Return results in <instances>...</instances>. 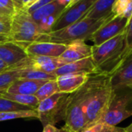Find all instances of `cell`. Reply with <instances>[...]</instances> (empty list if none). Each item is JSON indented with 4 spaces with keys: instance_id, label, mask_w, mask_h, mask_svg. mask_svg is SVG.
<instances>
[{
    "instance_id": "cell-39",
    "label": "cell",
    "mask_w": 132,
    "mask_h": 132,
    "mask_svg": "<svg viewBox=\"0 0 132 132\" xmlns=\"http://www.w3.org/2000/svg\"><path fill=\"white\" fill-rule=\"evenodd\" d=\"M6 90H0V96H3V95L4 94V93H6Z\"/></svg>"
},
{
    "instance_id": "cell-11",
    "label": "cell",
    "mask_w": 132,
    "mask_h": 132,
    "mask_svg": "<svg viewBox=\"0 0 132 132\" xmlns=\"http://www.w3.org/2000/svg\"><path fill=\"white\" fill-rule=\"evenodd\" d=\"M67 47V44L54 42H34L25 47L28 56H44L60 57Z\"/></svg>"
},
{
    "instance_id": "cell-14",
    "label": "cell",
    "mask_w": 132,
    "mask_h": 132,
    "mask_svg": "<svg viewBox=\"0 0 132 132\" xmlns=\"http://www.w3.org/2000/svg\"><path fill=\"white\" fill-rule=\"evenodd\" d=\"M92 56V46L84 40H76L67 44L64 52L60 57L66 63L79 61Z\"/></svg>"
},
{
    "instance_id": "cell-34",
    "label": "cell",
    "mask_w": 132,
    "mask_h": 132,
    "mask_svg": "<svg viewBox=\"0 0 132 132\" xmlns=\"http://www.w3.org/2000/svg\"><path fill=\"white\" fill-rule=\"evenodd\" d=\"M39 0H29V2H28V3L27 4V6L24 7V9L23 10H27L28 8H30V6H32L34 4H35L37 2H38Z\"/></svg>"
},
{
    "instance_id": "cell-8",
    "label": "cell",
    "mask_w": 132,
    "mask_h": 132,
    "mask_svg": "<svg viewBox=\"0 0 132 132\" xmlns=\"http://www.w3.org/2000/svg\"><path fill=\"white\" fill-rule=\"evenodd\" d=\"M94 3V0H82L73 6L65 9L57 20L51 32L62 30L84 18Z\"/></svg>"
},
{
    "instance_id": "cell-27",
    "label": "cell",
    "mask_w": 132,
    "mask_h": 132,
    "mask_svg": "<svg viewBox=\"0 0 132 132\" xmlns=\"http://www.w3.org/2000/svg\"><path fill=\"white\" fill-rule=\"evenodd\" d=\"M32 110V109L25 106L23 105L19 104L12 100H10L3 96H0V113L19 111V110Z\"/></svg>"
},
{
    "instance_id": "cell-17",
    "label": "cell",
    "mask_w": 132,
    "mask_h": 132,
    "mask_svg": "<svg viewBox=\"0 0 132 132\" xmlns=\"http://www.w3.org/2000/svg\"><path fill=\"white\" fill-rule=\"evenodd\" d=\"M27 68H30L29 57L17 65L11 66L0 73V90L6 91L16 79L20 78L23 71Z\"/></svg>"
},
{
    "instance_id": "cell-36",
    "label": "cell",
    "mask_w": 132,
    "mask_h": 132,
    "mask_svg": "<svg viewBox=\"0 0 132 132\" xmlns=\"http://www.w3.org/2000/svg\"><path fill=\"white\" fill-rule=\"evenodd\" d=\"M60 130H61V132H74V131H72V130H70L69 128H68L67 127H65V126L62 127Z\"/></svg>"
},
{
    "instance_id": "cell-37",
    "label": "cell",
    "mask_w": 132,
    "mask_h": 132,
    "mask_svg": "<svg viewBox=\"0 0 132 132\" xmlns=\"http://www.w3.org/2000/svg\"><path fill=\"white\" fill-rule=\"evenodd\" d=\"M124 128H125L126 132H132V123H130V125H128L127 127H126Z\"/></svg>"
},
{
    "instance_id": "cell-13",
    "label": "cell",
    "mask_w": 132,
    "mask_h": 132,
    "mask_svg": "<svg viewBox=\"0 0 132 132\" xmlns=\"http://www.w3.org/2000/svg\"><path fill=\"white\" fill-rule=\"evenodd\" d=\"M110 75L112 89L132 86V54Z\"/></svg>"
},
{
    "instance_id": "cell-25",
    "label": "cell",
    "mask_w": 132,
    "mask_h": 132,
    "mask_svg": "<svg viewBox=\"0 0 132 132\" xmlns=\"http://www.w3.org/2000/svg\"><path fill=\"white\" fill-rule=\"evenodd\" d=\"M39 115L37 110H25L19 111L11 112H2L0 113V121H6L19 118H37Z\"/></svg>"
},
{
    "instance_id": "cell-41",
    "label": "cell",
    "mask_w": 132,
    "mask_h": 132,
    "mask_svg": "<svg viewBox=\"0 0 132 132\" xmlns=\"http://www.w3.org/2000/svg\"><path fill=\"white\" fill-rule=\"evenodd\" d=\"M2 19H5L3 16H2V15L1 14H0V20H2Z\"/></svg>"
},
{
    "instance_id": "cell-40",
    "label": "cell",
    "mask_w": 132,
    "mask_h": 132,
    "mask_svg": "<svg viewBox=\"0 0 132 132\" xmlns=\"http://www.w3.org/2000/svg\"><path fill=\"white\" fill-rule=\"evenodd\" d=\"M117 132H126V131H125V128H123L121 130H119V131H117Z\"/></svg>"
},
{
    "instance_id": "cell-24",
    "label": "cell",
    "mask_w": 132,
    "mask_h": 132,
    "mask_svg": "<svg viewBox=\"0 0 132 132\" xmlns=\"http://www.w3.org/2000/svg\"><path fill=\"white\" fill-rule=\"evenodd\" d=\"M57 93H60L57 82L56 79H52L47 81L34 95L38 100L41 102Z\"/></svg>"
},
{
    "instance_id": "cell-4",
    "label": "cell",
    "mask_w": 132,
    "mask_h": 132,
    "mask_svg": "<svg viewBox=\"0 0 132 132\" xmlns=\"http://www.w3.org/2000/svg\"><path fill=\"white\" fill-rule=\"evenodd\" d=\"M47 34H43L25 10H17L12 17L10 41L17 43L24 47L34 42H46Z\"/></svg>"
},
{
    "instance_id": "cell-7",
    "label": "cell",
    "mask_w": 132,
    "mask_h": 132,
    "mask_svg": "<svg viewBox=\"0 0 132 132\" xmlns=\"http://www.w3.org/2000/svg\"><path fill=\"white\" fill-rule=\"evenodd\" d=\"M69 95L57 93L40 102L37 111L39 115L38 120L44 127L49 124L54 125L61 120H65Z\"/></svg>"
},
{
    "instance_id": "cell-33",
    "label": "cell",
    "mask_w": 132,
    "mask_h": 132,
    "mask_svg": "<svg viewBox=\"0 0 132 132\" xmlns=\"http://www.w3.org/2000/svg\"><path fill=\"white\" fill-rule=\"evenodd\" d=\"M13 2L17 8V10H23V3L22 0H13Z\"/></svg>"
},
{
    "instance_id": "cell-12",
    "label": "cell",
    "mask_w": 132,
    "mask_h": 132,
    "mask_svg": "<svg viewBox=\"0 0 132 132\" xmlns=\"http://www.w3.org/2000/svg\"><path fill=\"white\" fill-rule=\"evenodd\" d=\"M29 56L25 47L17 43L7 41L0 44V59L9 66H15Z\"/></svg>"
},
{
    "instance_id": "cell-20",
    "label": "cell",
    "mask_w": 132,
    "mask_h": 132,
    "mask_svg": "<svg viewBox=\"0 0 132 132\" xmlns=\"http://www.w3.org/2000/svg\"><path fill=\"white\" fill-rule=\"evenodd\" d=\"M65 9L66 6L60 4L58 1H54L30 13V16L33 20L37 23V24H38L42 20L50 16L62 13Z\"/></svg>"
},
{
    "instance_id": "cell-22",
    "label": "cell",
    "mask_w": 132,
    "mask_h": 132,
    "mask_svg": "<svg viewBox=\"0 0 132 132\" xmlns=\"http://www.w3.org/2000/svg\"><path fill=\"white\" fill-rule=\"evenodd\" d=\"M112 13L115 16L126 18L129 20L132 16V0H116Z\"/></svg>"
},
{
    "instance_id": "cell-5",
    "label": "cell",
    "mask_w": 132,
    "mask_h": 132,
    "mask_svg": "<svg viewBox=\"0 0 132 132\" xmlns=\"http://www.w3.org/2000/svg\"><path fill=\"white\" fill-rule=\"evenodd\" d=\"M125 47V31L100 45L92 46V56L100 72L110 74L117 66Z\"/></svg>"
},
{
    "instance_id": "cell-38",
    "label": "cell",
    "mask_w": 132,
    "mask_h": 132,
    "mask_svg": "<svg viewBox=\"0 0 132 132\" xmlns=\"http://www.w3.org/2000/svg\"><path fill=\"white\" fill-rule=\"evenodd\" d=\"M29 0H22V3H23V9H24V7L27 6V4L28 3Z\"/></svg>"
},
{
    "instance_id": "cell-18",
    "label": "cell",
    "mask_w": 132,
    "mask_h": 132,
    "mask_svg": "<svg viewBox=\"0 0 132 132\" xmlns=\"http://www.w3.org/2000/svg\"><path fill=\"white\" fill-rule=\"evenodd\" d=\"M47 81L48 80H31L18 79L7 89L6 93L12 94L34 95Z\"/></svg>"
},
{
    "instance_id": "cell-23",
    "label": "cell",
    "mask_w": 132,
    "mask_h": 132,
    "mask_svg": "<svg viewBox=\"0 0 132 132\" xmlns=\"http://www.w3.org/2000/svg\"><path fill=\"white\" fill-rule=\"evenodd\" d=\"M131 54H132V16L129 20L127 26L126 30H125V47H124V50H123L120 57L119 58V61H118L117 66L111 72H113L117 68H118L119 66Z\"/></svg>"
},
{
    "instance_id": "cell-42",
    "label": "cell",
    "mask_w": 132,
    "mask_h": 132,
    "mask_svg": "<svg viewBox=\"0 0 132 132\" xmlns=\"http://www.w3.org/2000/svg\"><path fill=\"white\" fill-rule=\"evenodd\" d=\"M94 1H95V2H96V0H94Z\"/></svg>"
},
{
    "instance_id": "cell-29",
    "label": "cell",
    "mask_w": 132,
    "mask_h": 132,
    "mask_svg": "<svg viewBox=\"0 0 132 132\" xmlns=\"http://www.w3.org/2000/svg\"><path fill=\"white\" fill-rule=\"evenodd\" d=\"M122 129L123 127H118L106 123L98 122L90 127H88L82 132H117Z\"/></svg>"
},
{
    "instance_id": "cell-31",
    "label": "cell",
    "mask_w": 132,
    "mask_h": 132,
    "mask_svg": "<svg viewBox=\"0 0 132 132\" xmlns=\"http://www.w3.org/2000/svg\"><path fill=\"white\" fill-rule=\"evenodd\" d=\"M42 132H61V130L57 128L54 125H46L44 127Z\"/></svg>"
},
{
    "instance_id": "cell-19",
    "label": "cell",
    "mask_w": 132,
    "mask_h": 132,
    "mask_svg": "<svg viewBox=\"0 0 132 132\" xmlns=\"http://www.w3.org/2000/svg\"><path fill=\"white\" fill-rule=\"evenodd\" d=\"M115 1L116 0H96L85 17L99 20L110 15Z\"/></svg>"
},
{
    "instance_id": "cell-32",
    "label": "cell",
    "mask_w": 132,
    "mask_h": 132,
    "mask_svg": "<svg viewBox=\"0 0 132 132\" xmlns=\"http://www.w3.org/2000/svg\"><path fill=\"white\" fill-rule=\"evenodd\" d=\"M11 67V66H9L6 63H5L3 60L0 59V73L6 71L8 68Z\"/></svg>"
},
{
    "instance_id": "cell-2",
    "label": "cell",
    "mask_w": 132,
    "mask_h": 132,
    "mask_svg": "<svg viewBox=\"0 0 132 132\" xmlns=\"http://www.w3.org/2000/svg\"><path fill=\"white\" fill-rule=\"evenodd\" d=\"M114 16L115 15L112 13L110 15L99 20L84 17L62 30L47 34L46 42L68 44L76 40H90L95 32Z\"/></svg>"
},
{
    "instance_id": "cell-3",
    "label": "cell",
    "mask_w": 132,
    "mask_h": 132,
    "mask_svg": "<svg viewBox=\"0 0 132 132\" xmlns=\"http://www.w3.org/2000/svg\"><path fill=\"white\" fill-rule=\"evenodd\" d=\"M112 93L113 89L110 81V75L100 73L97 82L85 106L86 128L101 120L108 108Z\"/></svg>"
},
{
    "instance_id": "cell-16",
    "label": "cell",
    "mask_w": 132,
    "mask_h": 132,
    "mask_svg": "<svg viewBox=\"0 0 132 132\" xmlns=\"http://www.w3.org/2000/svg\"><path fill=\"white\" fill-rule=\"evenodd\" d=\"M29 57L31 69L53 75L59 68L67 64L61 57L44 56H29Z\"/></svg>"
},
{
    "instance_id": "cell-30",
    "label": "cell",
    "mask_w": 132,
    "mask_h": 132,
    "mask_svg": "<svg viewBox=\"0 0 132 132\" xmlns=\"http://www.w3.org/2000/svg\"><path fill=\"white\" fill-rule=\"evenodd\" d=\"M12 18L0 20V44L10 41Z\"/></svg>"
},
{
    "instance_id": "cell-21",
    "label": "cell",
    "mask_w": 132,
    "mask_h": 132,
    "mask_svg": "<svg viewBox=\"0 0 132 132\" xmlns=\"http://www.w3.org/2000/svg\"><path fill=\"white\" fill-rule=\"evenodd\" d=\"M3 97L6 98L10 100L16 102L19 104L27 106L32 110H37L40 104V101L35 96V95H23V94H12L4 93Z\"/></svg>"
},
{
    "instance_id": "cell-10",
    "label": "cell",
    "mask_w": 132,
    "mask_h": 132,
    "mask_svg": "<svg viewBox=\"0 0 132 132\" xmlns=\"http://www.w3.org/2000/svg\"><path fill=\"white\" fill-rule=\"evenodd\" d=\"M97 73H101V72H100L93 58L90 57L84 58L79 61L65 64L64 65L59 68L54 73V76H55L57 78V76L67 75V74L93 75V74H97Z\"/></svg>"
},
{
    "instance_id": "cell-9",
    "label": "cell",
    "mask_w": 132,
    "mask_h": 132,
    "mask_svg": "<svg viewBox=\"0 0 132 132\" xmlns=\"http://www.w3.org/2000/svg\"><path fill=\"white\" fill-rule=\"evenodd\" d=\"M128 20L119 16H114L112 20L103 24L90 38L94 45H100L103 43L115 37L125 31Z\"/></svg>"
},
{
    "instance_id": "cell-15",
    "label": "cell",
    "mask_w": 132,
    "mask_h": 132,
    "mask_svg": "<svg viewBox=\"0 0 132 132\" xmlns=\"http://www.w3.org/2000/svg\"><path fill=\"white\" fill-rule=\"evenodd\" d=\"M87 74H67L56 78L60 93L71 94L82 86L89 79Z\"/></svg>"
},
{
    "instance_id": "cell-6",
    "label": "cell",
    "mask_w": 132,
    "mask_h": 132,
    "mask_svg": "<svg viewBox=\"0 0 132 132\" xmlns=\"http://www.w3.org/2000/svg\"><path fill=\"white\" fill-rule=\"evenodd\" d=\"M132 116V86L113 89L108 108L99 122L117 126Z\"/></svg>"
},
{
    "instance_id": "cell-26",
    "label": "cell",
    "mask_w": 132,
    "mask_h": 132,
    "mask_svg": "<svg viewBox=\"0 0 132 132\" xmlns=\"http://www.w3.org/2000/svg\"><path fill=\"white\" fill-rule=\"evenodd\" d=\"M20 79L31 80H52L56 79V76L53 74H48L44 72L34 70L31 68H27L23 71Z\"/></svg>"
},
{
    "instance_id": "cell-35",
    "label": "cell",
    "mask_w": 132,
    "mask_h": 132,
    "mask_svg": "<svg viewBox=\"0 0 132 132\" xmlns=\"http://www.w3.org/2000/svg\"><path fill=\"white\" fill-rule=\"evenodd\" d=\"M80 1H82V0H71L70 3L67 6V7H66V9H69V8H70V7L73 6L74 5H76V3H79V2H80Z\"/></svg>"
},
{
    "instance_id": "cell-28",
    "label": "cell",
    "mask_w": 132,
    "mask_h": 132,
    "mask_svg": "<svg viewBox=\"0 0 132 132\" xmlns=\"http://www.w3.org/2000/svg\"><path fill=\"white\" fill-rule=\"evenodd\" d=\"M17 11L13 0H0V14L4 18H12Z\"/></svg>"
},
{
    "instance_id": "cell-1",
    "label": "cell",
    "mask_w": 132,
    "mask_h": 132,
    "mask_svg": "<svg viewBox=\"0 0 132 132\" xmlns=\"http://www.w3.org/2000/svg\"><path fill=\"white\" fill-rule=\"evenodd\" d=\"M99 74L90 75L89 80L82 86L69 95L64 126L74 132H82L86 128L85 106L97 82Z\"/></svg>"
}]
</instances>
